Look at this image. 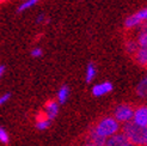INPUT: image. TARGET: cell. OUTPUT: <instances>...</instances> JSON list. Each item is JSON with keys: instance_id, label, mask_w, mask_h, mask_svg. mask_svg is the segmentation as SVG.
Instances as JSON below:
<instances>
[{"instance_id": "1", "label": "cell", "mask_w": 147, "mask_h": 146, "mask_svg": "<svg viewBox=\"0 0 147 146\" xmlns=\"http://www.w3.org/2000/svg\"><path fill=\"white\" fill-rule=\"evenodd\" d=\"M122 133L135 146H146L147 143V127L138 126L133 121L123 123Z\"/></svg>"}, {"instance_id": "2", "label": "cell", "mask_w": 147, "mask_h": 146, "mask_svg": "<svg viewBox=\"0 0 147 146\" xmlns=\"http://www.w3.org/2000/svg\"><path fill=\"white\" fill-rule=\"evenodd\" d=\"M120 122L117 121L114 116H105V118L100 119L97 125L94 126L92 129L96 132L97 134L102 135L103 138H108L115 135L116 133L120 132Z\"/></svg>"}, {"instance_id": "3", "label": "cell", "mask_w": 147, "mask_h": 146, "mask_svg": "<svg viewBox=\"0 0 147 146\" xmlns=\"http://www.w3.org/2000/svg\"><path fill=\"white\" fill-rule=\"evenodd\" d=\"M134 109L130 104H120L115 108L114 110V118L119 121L120 123H127L133 120Z\"/></svg>"}, {"instance_id": "4", "label": "cell", "mask_w": 147, "mask_h": 146, "mask_svg": "<svg viewBox=\"0 0 147 146\" xmlns=\"http://www.w3.org/2000/svg\"><path fill=\"white\" fill-rule=\"evenodd\" d=\"M144 22H147V7L141 9L134 14H130L127 19L124 20V26L127 29H134L139 25H141Z\"/></svg>"}, {"instance_id": "5", "label": "cell", "mask_w": 147, "mask_h": 146, "mask_svg": "<svg viewBox=\"0 0 147 146\" xmlns=\"http://www.w3.org/2000/svg\"><path fill=\"white\" fill-rule=\"evenodd\" d=\"M104 146H135V145L131 143L122 132L121 133L119 132L115 135L108 138Z\"/></svg>"}, {"instance_id": "6", "label": "cell", "mask_w": 147, "mask_h": 146, "mask_svg": "<svg viewBox=\"0 0 147 146\" xmlns=\"http://www.w3.org/2000/svg\"><path fill=\"white\" fill-rule=\"evenodd\" d=\"M133 121L138 126L147 127V105H140L136 109H134Z\"/></svg>"}, {"instance_id": "7", "label": "cell", "mask_w": 147, "mask_h": 146, "mask_svg": "<svg viewBox=\"0 0 147 146\" xmlns=\"http://www.w3.org/2000/svg\"><path fill=\"white\" fill-rule=\"evenodd\" d=\"M113 89H114V86L110 82H102V83H98L96 85H93L92 95L94 97H102V96L108 95L109 92H111Z\"/></svg>"}, {"instance_id": "8", "label": "cell", "mask_w": 147, "mask_h": 146, "mask_svg": "<svg viewBox=\"0 0 147 146\" xmlns=\"http://www.w3.org/2000/svg\"><path fill=\"white\" fill-rule=\"evenodd\" d=\"M59 112H60L59 102L57 101H49L45 105V112H43V114H45L49 120H54L57 116Z\"/></svg>"}, {"instance_id": "9", "label": "cell", "mask_w": 147, "mask_h": 146, "mask_svg": "<svg viewBox=\"0 0 147 146\" xmlns=\"http://www.w3.org/2000/svg\"><path fill=\"white\" fill-rule=\"evenodd\" d=\"M134 59L140 66H147V48L139 47V49L134 54Z\"/></svg>"}, {"instance_id": "10", "label": "cell", "mask_w": 147, "mask_h": 146, "mask_svg": "<svg viewBox=\"0 0 147 146\" xmlns=\"http://www.w3.org/2000/svg\"><path fill=\"white\" fill-rule=\"evenodd\" d=\"M69 93H71L69 87L67 85H62L56 93V101L59 102V104L66 103V101H67L69 97Z\"/></svg>"}, {"instance_id": "11", "label": "cell", "mask_w": 147, "mask_h": 146, "mask_svg": "<svg viewBox=\"0 0 147 146\" xmlns=\"http://www.w3.org/2000/svg\"><path fill=\"white\" fill-rule=\"evenodd\" d=\"M89 140H90V143H92L93 145H96V146H104L105 143H107L105 138H103L102 135L97 134L93 129H91L90 133H89Z\"/></svg>"}, {"instance_id": "12", "label": "cell", "mask_w": 147, "mask_h": 146, "mask_svg": "<svg viewBox=\"0 0 147 146\" xmlns=\"http://www.w3.org/2000/svg\"><path fill=\"white\" fill-rule=\"evenodd\" d=\"M50 122H51V120H49L45 114L41 115V116L38 115L37 120H36V128L40 129V130H46V129L49 128Z\"/></svg>"}, {"instance_id": "13", "label": "cell", "mask_w": 147, "mask_h": 146, "mask_svg": "<svg viewBox=\"0 0 147 146\" xmlns=\"http://www.w3.org/2000/svg\"><path fill=\"white\" fill-rule=\"evenodd\" d=\"M96 74H97V68H96V66H94V64H92V62L87 64L86 71H85V80H86V83H91L92 80L96 78Z\"/></svg>"}, {"instance_id": "14", "label": "cell", "mask_w": 147, "mask_h": 146, "mask_svg": "<svg viewBox=\"0 0 147 146\" xmlns=\"http://www.w3.org/2000/svg\"><path fill=\"white\" fill-rule=\"evenodd\" d=\"M136 95L139 97H147V74L140 80L136 86Z\"/></svg>"}, {"instance_id": "15", "label": "cell", "mask_w": 147, "mask_h": 146, "mask_svg": "<svg viewBox=\"0 0 147 146\" xmlns=\"http://www.w3.org/2000/svg\"><path fill=\"white\" fill-rule=\"evenodd\" d=\"M136 42H138L139 47H141V48H147V26L144 28L138 34Z\"/></svg>"}, {"instance_id": "16", "label": "cell", "mask_w": 147, "mask_h": 146, "mask_svg": "<svg viewBox=\"0 0 147 146\" xmlns=\"http://www.w3.org/2000/svg\"><path fill=\"white\" fill-rule=\"evenodd\" d=\"M38 1H40V0H25V1H23L18 6V12L22 13V12H25L28 10L32 9L35 5L38 4Z\"/></svg>"}, {"instance_id": "17", "label": "cell", "mask_w": 147, "mask_h": 146, "mask_svg": "<svg viewBox=\"0 0 147 146\" xmlns=\"http://www.w3.org/2000/svg\"><path fill=\"white\" fill-rule=\"evenodd\" d=\"M139 49V45H138V42L134 41V40H128L126 42V50H127V53L129 54H135V52Z\"/></svg>"}, {"instance_id": "18", "label": "cell", "mask_w": 147, "mask_h": 146, "mask_svg": "<svg viewBox=\"0 0 147 146\" xmlns=\"http://www.w3.org/2000/svg\"><path fill=\"white\" fill-rule=\"evenodd\" d=\"M9 141H10V135L7 133V130L4 127H0V143L9 144Z\"/></svg>"}, {"instance_id": "19", "label": "cell", "mask_w": 147, "mask_h": 146, "mask_svg": "<svg viewBox=\"0 0 147 146\" xmlns=\"http://www.w3.org/2000/svg\"><path fill=\"white\" fill-rule=\"evenodd\" d=\"M30 55L32 56V57H41L42 55H43V50H42V48H40V47H35L34 49H31V52H30Z\"/></svg>"}, {"instance_id": "20", "label": "cell", "mask_w": 147, "mask_h": 146, "mask_svg": "<svg viewBox=\"0 0 147 146\" xmlns=\"http://www.w3.org/2000/svg\"><path fill=\"white\" fill-rule=\"evenodd\" d=\"M10 98H11V93L10 92H6V93L1 95V96H0V107L4 105L5 103H7Z\"/></svg>"}, {"instance_id": "21", "label": "cell", "mask_w": 147, "mask_h": 146, "mask_svg": "<svg viewBox=\"0 0 147 146\" xmlns=\"http://www.w3.org/2000/svg\"><path fill=\"white\" fill-rule=\"evenodd\" d=\"M36 22H37V23H45V22H48V18L46 17V14H40V16L37 17V20H36Z\"/></svg>"}, {"instance_id": "22", "label": "cell", "mask_w": 147, "mask_h": 146, "mask_svg": "<svg viewBox=\"0 0 147 146\" xmlns=\"http://www.w3.org/2000/svg\"><path fill=\"white\" fill-rule=\"evenodd\" d=\"M4 74H5V66L0 65V80H1V78L4 77Z\"/></svg>"}, {"instance_id": "23", "label": "cell", "mask_w": 147, "mask_h": 146, "mask_svg": "<svg viewBox=\"0 0 147 146\" xmlns=\"http://www.w3.org/2000/svg\"><path fill=\"white\" fill-rule=\"evenodd\" d=\"M83 146H96V145H93L92 143H90V141H89V143H86V144H84Z\"/></svg>"}, {"instance_id": "24", "label": "cell", "mask_w": 147, "mask_h": 146, "mask_svg": "<svg viewBox=\"0 0 147 146\" xmlns=\"http://www.w3.org/2000/svg\"><path fill=\"white\" fill-rule=\"evenodd\" d=\"M4 1H6V0H0V4H1V3H4Z\"/></svg>"}, {"instance_id": "25", "label": "cell", "mask_w": 147, "mask_h": 146, "mask_svg": "<svg viewBox=\"0 0 147 146\" xmlns=\"http://www.w3.org/2000/svg\"><path fill=\"white\" fill-rule=\"evenodd\" d=\"M146 146H147V143H146Z\"/></svg>"}, {"instance_id": "26", "label": "cell", "mask_w": 147, "mask_h": 146, "mask_svg": "<svg viewBox=\"0 0 147 146\" xmlns=\"http://www.w3.org/2000/svg\"><path fill=\"white\" fill-rule=\"evenodd\" d=\"M23 1H25V0H23Z\"/></svg>"}]
</instances>
